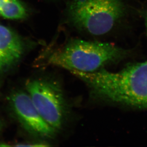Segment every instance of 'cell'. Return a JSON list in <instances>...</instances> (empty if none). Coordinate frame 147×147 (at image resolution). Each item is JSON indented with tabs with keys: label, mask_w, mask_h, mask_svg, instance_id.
<instances>
[{
	"label": "cell",
	"mask_w": 147,
	"mask_h": 147,
	"mask_svg": "<svg viewBox=\"0 0 147 147\" xmlns=\"http://www.w3.org/2000/svg\"><path fill=\"white\" fill-rule=\"evenodd\" d=\"M71 72L96 97L147 110V61L129 64L117 72L102 68L93 72Z\"/></svg>",
	"instance_id": "6da1fadb"
},
{
	"label": "cell",
	"mask_w": 147,
	"mask_h": 147,
	"mask_svg": "<svg viewBox=\"0 0 147 147\" xmlns=\"http://www.w3.org/2000/svg\"><path fill=\"white\" fill-rule=\"evenodd\" d=\"M130 53L108 42L73 39L50 53L46 64L70 72H93L125 58Z\"/></svg>",
	"instance_id": "7a4b0ae2"
},
{
	"label": "cell",
	"mask_w": 147,
	"mask_h": 147,
	"mask_svg": "<svg viewBox=\"0 0 147 147\" xmlns=\"http://www.w3.org/2000/svg\"><path fill=\"white\" fill-rule=\"evenodd\" d=\"M124 0H71L67 6L70 24L92 36L108 34L126 13Z\"/></svg>",
	"instance_id": "3957f363"
},
{
	"label": "cell",
	"mask_w": 147,
	"mask_h": 147,
	"mask_svg": "<svg viewBox=\"0 0 147 147\" xmlns=\"http://www.w3.org/2000/svg\"><path fill=\"white\" fill-rule=\"evenodd\" d=\"M26 89L33 105L46 122L58 131L67 116V105L59 83L47 79L29 80Z\"/></svg>",
	"instance_id": "277c9868"
},
{
	"label": "cell",
	"mask_w": 147,
	"mask_h": 147,
	"mask_svg": "<svg viewBox=\"0 0 147 147\" xmlns=\"http://www.w3.org/2000/svg\"><path fill=\"white\" fill-rule=\"evenodd\" d=\"M13 111L24 128L32 134L53 138L57 131L49 125L38 113L28 93L18 90L9 97Z\"/></svg>",
	"instance_id": "5b68a950"
},
{
	"label": "cell",
	"mask_w": 147,
	"mask_h": 147,
	"mask_svg": "<svg viewBox=\"0 0 147 147\" xmlns=\"http://www.w3.org/2000/svg\"><path fill=\"white\" fill-rule=\"evenodd\" d=\"M24 51L21 38L12 30L0 24V76L18 63Z\"/></svg>",
	"instance_id": "8992f818"
},
{
	"label": "cell",
	"mask_w": 147,
	"mask_h": 147,
	"mask_svg": "<svg viewBox=\"0 0 147 147\" xmlns=\"http://www.w3.org/2000/svg\"><path fill=\"white\" fill-rule=\"evenodd\" d=\"M27 10L19 0H0V14L9 19H22L27 16Z\"/></svg>",
	"instance_id": "52a82bcc"
},
{
	"label": "cell",
	"mask_w": 147,
	"mask_h": 147,
	"mask_svg": "<svg viewBox=\"0 0 147 147\" xmlns=\"http://www.w3.org/2000/svg\"><path fill=\"white\" fill-rule=\"evenodd\" d=\"M143 17L145 25L146 27V31H147V10L143 13Z\"/></svg>",
	"instance_id": "ba28073f"
}]
</instances>
